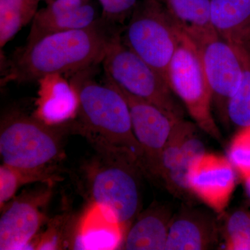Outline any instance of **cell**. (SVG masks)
Here are the masks:
<instances>
[{
  "mask_svg": "<svg viewBox=\"0 0 250 250\" xmlns=\"http://www.w3.org/2000/svg\"><path fill=\"white\" fill-rule=\"evenodd\" d=\"M70 214L63 213L49 220L47 229L36 236L29 246L31 250H63L72 247L71 225Z\"/></svg>",
  "mask_w": 250,
  "mask_h": 250,
  "instance_id": "23",
  "label": "cell"
},
{
  "mask_svg": "<svg viewBox=\"0 0 250 250\" xmlns=\"http://www.w3.org/2000/svg\"><path fill=\"white\" fill-rule=\"evenodd\" d=\"M62 177L57 164L34 169L19 168L2 164L0 166V207L16 195L20 188L29 184L54 186Z\"/></svg>",
  "mask_w": 250,
  "mask_h": 250,
  "instance_id": "17",
  "label": "cell"
},
{
  "mask_svg": "<svg viewBox=\"0 0 250 250\" xmlns=\"http://www.w3.org/2000/svg\"><path fill=\"white\" fill-rule=\"evenodd\" d=\"M197 49L212 93V103L221 121L228 124L227 106L241 83L243 67L236 47L213 27L184 31Z\"/></svg>",
  "mask_w": 250,
  "mask_h": 250,
  "instance_id": "8",
  "label": "cell"
},
{
  "mask_svg": "<svg viewBox=\"0 0 250 250\" xmlns=\"http://www.w3.org/2000/svg\"><path fill=\"white\" fill-rule=\"evenodd\" d=\"M49 125L35 116L12 112L0 127L2 164L34 169L57 164L64 156L63 136L68 126Z\"/></svg>",
  "mask_w": 250,
  "mask_h": 250,
  "instance_id": "4",
  "label": "cell"
},
{
  "mask_svg": "<svg viewBox=\"0 0 250 250\" xmlns=\"http://www.w3.org/2000/svg\"><path fill=\"white\" fill-rule=\"evenodd\" d=\"M234 47L241 57L243 74L238 89L229 100L227 118L228 124L240 129L250 126V44Z\"/></svg>",
  "mask_w": 250,
  "mask_h": 250,
  "instance_id": "20",
  "label": "cell"
},
{
  "mask_svg": "<svg viewBox=\"0 0 250 250\" xmlns=\"http://www.w3.org/2000/svg\"><path fill=\"white\" fill-rule=\"evenodd\" d=\"M124 27L100 17L88 27L50 34L18 49L8 64L1 83L39 82L93 67L103 59Z\"/></svg>",
  "mask_w": 250,
  "mask_h": 250,
  "instance_id": "1",
  "label": "cell"
},
{
  "mask_svg": "<svg viewBox=\"0 0 250 250\" xmlns=\"http://www.w3.org/2000/svg\"><path fill=\"white\" fill-rule=\"evenodd\" d=\"M243 181H244L245 189H246L247 196H248L250 201V177L243 179Z\"/></svg>",
  "mask_w": 250,
  "mask_h": 250,
  "instance_id": "28",
  "label": "cell"
},
{
  "mask_svg": "<svg viewBox=\"0 0 250 250\" xmlns=\"http://www.w3.org/2000/svg\"><path fill=\"white\" fill-rule=\"evenodd\" d=\"M167 82L199 129L220 141L205 68L195 44L184 31L167 67Z\"/></svg>",
  "mask_w": 250,
  "mask_h": 250,
  "instance_id": "7",
  "label": "cell"
},
{
  "mask_svg": "<svg viewBox=\"0 0 250 250\" xmlns=\"http://www.w3.org/2000/svg\"><path fill=\"white\" fill-rule=\"evenodd\" d=\"M108 79L129 105L133 131L142 149L143 170L157 177L161 153L177 121L158 106L129 93Z\"/></svg>",
  "mask_w": 250,
  "mask_h": 250,
  "instance_id": "10",
  "label": "cell"
},
{
  "mask_svg": "<svg viewBox=\"0 0 250 250\" xmlns=\"http://www.w3.org/2000/svg\"><path fill=\"white\" fill-rule=\"evenodd\" d=\"M184 33L178 21L156 0L138 3L122 40L167 81L169 64Z\"/></svg>",
  "mask_w": 250,
  "mask_h": 250,
  "instance_id": "5",
  "label": "cell"
},
{
  "mask_svg": "<svg viewBox=\"0 0 250 250\" xmlns=\"http://www.w3.org/2000/svg\"><path fill=\"white\" fill-rule=\"evenodd\" d=\"M44 1H45L46 2H47V4H48V3L51 2V1H54V0H44Z\"/></svg>",
  "mask_w": 250,
  "mask_h": 250,
  "instance_id": "29",
  "label": "cell"
},
{
  "mask_svg": "<svg viewBox=\"0 0 250 250\" xmlns=\"http://www.w3.org/2000/svg\"><path fill=\"white\" fill-rule=\"evenodd\" d=\"M226 249L250 250V213L236 210L229 215L225 223Z\"/></svg>",
  "mask_w": 250,
  "mask_h": 250,
  "instance_id": "25",
  "label": "cell"
},
{
  "mask_svg": "<svg viewBox=\"0 0 250 250\" xmlns=\"http://www.w3.org/2000/svg\"><path fill=\"white\" fill-rule=\"evenodd\" d=\"M103 15L101 18L113 25L122 27L129 19L137 5V0H99Z\"/></svg>",
  "mask_w": 250,
  "mask_h": 250,
  "instance_id": "27",
  "label": "cell"
},
{
  "mask_svg": "<svg viewBox=\"0 0 250 250\" xmlns=\"http://www.w3.org/2000/svg\"><path fill=\"white\" fill-rule=\"evenodd\" d=\"M106 76L135 96L158 106L171 118L184 119V110L167 81L127 47L122 35L113 41L103 59Z\"/></svg>",
  "mask_w": 250,
  "mask_h": 250,
  "instance_id": "6",
  "label": "cell"
},
{
  "mask_svg": "<svg viewBox=\"0 0 250 250\" xmlns=\"http://www.w3.org/2000/svg\"><path fill=\"white\" fill-rule=\"evenodd\" d=\"M42 0H0V47L32 22Z\"/></svg>",
  "mask_w": 250,
  "mask_h": 250,
  "instance_id": "19",
  "label": "cell"
},
{
  "mask_svg": "<svg viewBox=\"0 0 250 250\" xmlns=\"http://www.w3.org/2000/svg\"><path fill=\"white\" fill-rule=\"evenodd\" d=\"M195 129L186 139L174 168L163 179L167 190L174 196L180 199H188L192 196L187 185V175L192 161L205 152V145Z\"/></svg>",
  "mask_w": 250,
  "mask_h": 250,
  "instance_id": "18",
  "label": "cell"
},
{
  "mask_svg": "<svg viewBox=\"0 0 250 250\" xmlns=\"http://www.w3.org/2000/svg\"><path fill=\"white\" fill-rule=\"evenodd\" d=\"M100 154L88 170L90 198L125 234L141 209L142 166L131 153Z\"/></svg>",
  "mask_w": 250,
  "mask_h": 250,
  "instance_id": "3",
  "label": "cell"
},
{
  "mask_svg": "<svg viewBox=\"0 0 250 250\" xmlns=\"http://www.w3.org/2000/svg\"><path fill=\"white\" fill-rule=\"evenodd\" d=\"M236 173L228 157L205 152L192 161L188 172V188L192 196L222 213L236 187Z\"/></svg>",
  "mask_w": 250,
  "mask_h": 250,
  "instance_id": "11",
  "label": "cell"
},
{
  "mask_svg": "<svg viewBox=\"0 0 250 250\" xmlns=\"http://www.w3.org/2000/svg\"><path fill=\"white\" fill-rule=\"evenodd\" d=\"M210 21L231 45L250 44V0H210Z\"/></svg>",
  "mask_w": 250,
  "mask_h": 250,
  "instance_id": "16",
  "label": "cell"
},
{
  "mask_svg": "<svg viewBox=\"0 0 250 250\" xmlns=\"http://www.w3.org/2000/svg\"><path fill=\"white\" fill-rule=\"evenodd\" d=\"M125 233L116 223L96 225L85 220V225L77 233L74 249H116L121 247Z\"/></svg>",
  "mask_w": 250,
  "mask_h": 250,
  "instance_id": "21",
  "label": "cell"
},
{
  "mask_svg": "<svg viewBox=\"0 0 250 250\" xmlns=\"http://www.w3.org/2000/svg\"><path fill=\"white\" fill-rule=\"evenodd\" d=\"M172 215L168 206H154L139 213L125 233L122 249L164 250Z\"/></svg>",
  "mask_w": 250,
  "mask_h": 250,
  "instance_id": "15",
  "label": "cell"
},
{
  "mask_svg": "<svg viewBox=\"0 0 250 250\" xmlns=\"http://www.w3.org/2000/svg\"><path fill=\"white\" fill-rule=\"evenodd\" d=\"M38 82L40 88L34 116L53 126L65 124L77 117L78 95L62 75H49Z\"/></svg>",
  "mask_w": 250,
  "mask_h": 250,
  "instance_id": "14",
  "label": "cell"
},
{
  "mask_svg": "<svg viewBox=\"0 0 250 250\" xmlns=\"http://www.w3.org/2000/svg\"><path fill=\"white\" fill-rule=\"evenodd\" d=\"M195 126L197 125L195 123L185 121V119L176 122L161 153L158 178L163 180L174 168L186 139Z\"/></svg>",
  "mask_w": 250,
  "mask_h": 250,
  "instance_id": "24",
  "label": "cell"
},
{
  "mask_svg": "<svg viewBox=\"0 0 250 250\" xmlns=\"http://www.w3.org/2000/svg\"><path fill=\"white\" fill-rule=\"evenodd\" d=\"M91 68L77 72L70 80L79 98L78 121L71 129L85 136L98 152L132 153L143 170L142 149L133 131L129 105L107 77L105 85L92 79Z\"/></svg>",
  "mask_w": 250,
  "mask_h": 250,
  "instance_id": "2",
  "label": "cell"
},
{
  "mask_svg": "<svg viewBox=\"0 0 250 250\" xmlns=\"http://www.w3.org/2000/svg\"><path fill=\"white\" fill-rule=\"evenodd\" d=\"M218 228L213 215L195 209H184L171 220L165 250H202L214 247Z\"/></svg>",
  "mask_w": 250,
  "mask_h": 250,
  "instance_id": "13",
  "label": "cell"
},
{
  "mask_svg": "<svg viewBox=\"0 0 250 250\" xmlns=\"http://www.w3.org/2000/svg\"><path fill=\"white\" fill-rule=\"evenodd\" d=\"M168 10L184 31L212 27L210 0H156Z\"/></svg>",
  "mask_w": 250,
  "mask_h": 250,
  "instance_id": "22",
  "label": "cell"
},
{
  "mask_svg": "<svg viewBox=\"0 0 250 250\" xmlns=\"http://www.w3.org/2000/svg\"><path fill=\"white\" fill-rule=\"evenodd\" d=\"M228 158L242 179L250 177V126L238 129L230 143Z\"/></svg>",
  "mask_w": 250,
  "mask_h": 250,
  "instance_id": "26",
  "label": "cell"
},
{
  "mask_svg": "<svg viewBox=\"0 0 250 250\" xmlns=\"http://www.w3.org/2000/svg\"><path fill=\"white\" fill-rule=\"evenodd\" d=\"M99 18L88 0H54L36 13L26 42L56 33L83 29Z\"/></svg>",
  "mask_w": 250,
  "mask_h": 250,
  "instance_id": "12",
  "label": "cell"
},
{
  "mask_svg": "<svg viewBox=\"0 0 250 250\" xmlns=\"http://www.w3.org/2000/svg\"><path fill=\"white\" fill-rule=\"evenodd\" d=\"M52 185L22 192L1 208L0 250H24L34 241L47 218L42 211L52 197Z\"/></svg>",
  "mask_w": 250,
  "mask_h": 250,
  "instance_id": "9",
  "label": "cell"
}]
</instances>
